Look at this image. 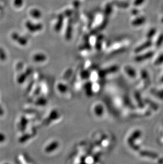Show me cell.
<instances>
[{"mask_svg": "<svg viewBox=\"0 0 163 164\" xmlns=\"http://www.w3.org/2000/svg\"><path fill=\"white\" fill-rule=\"evenodd\" d=\"M144 21H145V19L144 18L141 17V18H139L136 20H135L133 23L135 26H139V25H142L144 23Z\"/></svg>", "mask_w": 163, "mask_h": 164, "instance_id": "1", "label": "cell"}, {"mask_svg": "<svg viewBox=\"0 0 163 164\" xmlns=\"http://www.w3.org/2000/svg\"><path fill=\"white\" fill-rule=\"evenodd\" d=\"M156 33V29H152L151 30L149 31L148 34V37L150 38L152 37Z\"/></svg>", "mask_w": 163, "mask_h": 164, "instance_id": "2", "label": "cell"}, {"mask_svg": "<svg viewBox=\"0 0 163 164\" xmlns=\"http://www.w3.org/2000/svg\"><path fill=\"white\" fill-rule=\"evenodd\" d=\"M144 0H135V5H139L144 2Z\"/></svg>", "mask_w": 163, "mask_h": 164, "instance_id": "3", "label": "cell"}, {"mask_svg": "<svg viewBox=\"0 0 163 164\" xmlns=\"http://www.w3.org/2000/svg\"><path fill=\"white\" fill-rule=\"evenodd\" d=\"M163 35H161L160 36H159V39L158 40V41H157V44H160L162 42H163Z\"/></svg>", "mask_w": 163, "mask_h": 164, "instance_id": "4", "label": "cell"}, {"mask_svg": "<svg viewBox=\"0 0 163 164\" xmlns=\"http://www.w3.org/2000/svg\"><path fill=\"white\" fill-rule=\"evenodd\" d=\"M4 140H5V136L3 134L0 133V142H3Z\"/></svg>", "mask_w": 163, "mask_h": 164, "instance_id": "5", "label": "cell"}, {"mask_svg": "<svg viewBox=\"0 0 163 164\" xmlns=\"http://www.w3.org/2000/svg\"><path fill=\"white\" fill-rule=\"evenodd\" d=\"M162 21H163V20H162Z\"/></svg>", "mask_w": 163, "mask_h": 164, "instance_id": "6", "label": "cell"}]
</instances>
